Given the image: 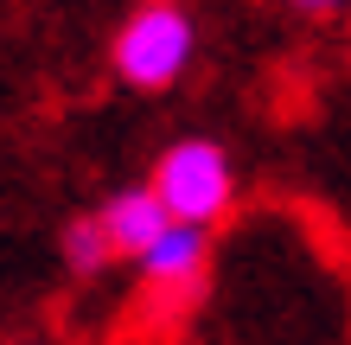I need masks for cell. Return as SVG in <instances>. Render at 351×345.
I'll return each mask as SVG.
<instances>
[{
	"label": "cell",
	"instance_id": "cell-3",
	"mask_svg": "<svg viewBox=\"0 0 351 345\" xmlns=\"http://www.w3.org/2000/svg\"><path fill=\"white\" fill-rule=\"evenodd\" d=\"M128 262L141 269V288H147V300H160V307H179V300H192V294L204 288V269H211V230L173 217V224L160 230L141 256H128Z\"/></svg>",
	"mask_w": 351,
	"mask_h": 345
},
{
	"label": "cell",
	"instance_id": "cell-7",
	"mask_svg": "<svg viewBox=\"0 0 351 345\" xmlns=\"http://www.w3.org/2000/svg\"><path fill=\"white\" fill-rule=\"evenodd\" d=\"M26 345H32V339H26Z\"/></svg>",
	"mask_w": 351,
	"mask_h": 345
},
{
	"label": "cell",
	"instance_id": "cell-5",
	"mask_svg": "<svg viewBox=\"0 0 351 345\" xmlns=\"http://www.w3.org/2000/svg\"><path fill=\"white\" fill-rule=\"evenodd\" d=\"M58 256H64L71 275H102L115 262V243H109V230H102V217L90 211V217H71V224L58 230Z\"/></svg>",
	"mask_w": 351,
	"mask_h": 345
},
{
	"label": "cell",
	"instance_id": "cell-4",
	"mask_svg": "<svg viewBox=\"0 0 351 345\" xmlns=\"http://www.w3.org/2000/svg\"><path fill=\"white\" fill-rule=\"evenodd\" d=\"M96 217H102V230H109V243H115V256H121V262H128V256H141L160 230L173 224L154 186H128V192H115Z\"/></svg>",
	"mask_w": 351,
	"mask_h": 345
},
{
	"label": "cell",
	"instance_id": "cell-1",
	"mask_svg": "<svg viewBox=\"0 0 351 345\" xmlns=\"http://www.w3.org/2000/svg\"><path fill=\"white\" fill-rule=\"evenodd\" d=\"M192 51H198V32L179 0H141L109 38V71L128 90H173L192 71Z\"/></svg>",
	"mask_w": 351,
	"mask_h": 345
},
{
	"label": "cell",
	"instance_id": "cell-2",
	"mask_svg": "<svg viewBox=\"0 0 351 345\" xmlns=\"http://www.w3.org/2000/svg\"><path fill=\"white\" fill-rule=\"evenodd\" d=\"M147 186L160 192V205H167V217H185V224H223L237 205V167L230 154L217 147V141H173L167 154L154 160V179Z\"/></svg>",
	"mask_w": 351,
	"mask_h": 345
},
{
	"label": "cell",
	"instance_id": "cell-6",
	"mask_svg": "<svg viewBox=\"0 0 351 345\" xmlns=\"http://www.w3.org/2000/svg\"><path fill=\"white\" fill-rule=\"evenodd\" d=\"M300 13H332V7H345V0H294Z\"/></svg>",
	"mask_w": 351,
	"mask_h": 345
}]
</instances>
